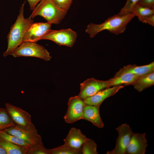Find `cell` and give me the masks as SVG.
Listing matches in <instances>:
<instances>
[{"mask_svg":"<svg viewBox=\"0 0 154 154\" xmlns=\"http://www.w3.org/2000/svg\"><path fill=\"white\" fill-rule=\"evenodd\" d=\"M25 1L22 4L19 13L14 23L12 25L7 35V47L3 53L4 57L11 54L23 42L25 33L34 23L33 19L25 18L24 16V6Z\"/></svg>","mask_w":154,"mask_h":154,"instance_id":"6da1fadb","label":"cell"},{"mask_svg":"<svg viewBox=\"0 0 154 154\" xmlns=\"http://www.w3.org/2000/svg\"><path fill=\"white\" fill-rule=\"evenodd\" d=\"M135 17L131 13L123 15H115L109 17L102 23H90L87 25L85 31L90 38L94 37L99 32L105 30L118 35L124 32L127 25Z\"/></svg>","mask_w":154,"mask_h":154,"instance_id":"7a4b0ae2","label":"cell"},{"mask_svg":"<svg viewBox=\"0 0 154 154\" xmlns=\"http://www.w3.org/2000/svg\"><path fill=\"white\" fill-rule=\"evenodd\" d=\"M67 11L58 7L53 0H42L33 11L29 18L40 16L52 24H58L66 15Z\"/></svg>","mask_w":154,"mask_h":154,"instance_id":"3957f363","label":"cell"},{"mask_svg":"<svg viewBox=\"0 0 154 154\" xmlns=\"http://www.w3.org/2000/svg\"><path fill=\"white\" fill-rule=\"evenodd\" d=\"M14 57H34L46 61H50L51 58L50 53L43 46L36 43L24 42L11 54Z\"/></svg>","mask_w":154,"mask_h":154,"instance_id":"277c9868","label":"cell"},{"mask_svg":"<svg viewBox=\"0 0 154 154\" xmlns=\"http://www.w3.org/2000/svg\"><path fill=\"white\" fill-rule=\"evenodd\" d=\"M9 134L25 140L33 145H44L41 136L34 124L29 128L18 126L15 124L3 130Z\"/></svg>","mask_w":154,"mask_h":154,"instance_id":"5b68a950","label":"cell"},{"mask_svg":"<svg viewBox=\"0 0 154 154\" xmlns=\"http://www.w3.org/2000/svg\"><path fill=\"white\" fill-rule=\"evenodd\" d=\"M77 36V33L70 28L58 30L52 29L41 40H49L59 45L72 47L75 44Z\"/></svg>","mask_w":154,"mask_h":154,"instance_id":"8992f818","label":"cell"},{"mask_svg":"<svg viewBox=\"0 0 154 154\" xmlns=\"http://www.w3.org/2000/svg\"><path fill=\"white\" fill-rule=\"evenodd\" d=\"M118 133L115 147L107 154H125L127 148L133 133L132 129L127 123H123L116 128Z\"/></svg>","mask_w":154,"mask_h":154,"instance_id":"52a82bcc","label":"cell"},{"mask_svg":"<svg viewBox=\"0 0 154 154\" xmlns=\"http://www.w3.org/2000/svg\"><path fill=\"white\" fill-rule=\"evenodd\" d=\"M85 105L83 100L78 96L70 98L68 103L67 112L64 116L65 121L71 123L82 119Z\"/></svg>","mask_w":154,"mask_h":154,"instance_id":"ba28073f","label":"cell"},{"mask_svg":"<svg viewBox=\"0 0 154 154\" xmlns=\"http://www.w3.org/2000/svg\"><path fill=\"white\" fill-rule=\"evenodd\" d=\"M5 106L10 117L15 125L29 128L34 124L31 122V115L28 112L9 103H5Z\"/></svg>","mask_w":154,"mask_h":154,"instance_id":"9c48e42d","label":"cell"},{"mask_svg":"<svg viewBox=\"0 0 154 154\" xmlns=\"http://www.w3.org/2000/svg\"><path fill=\"white\" fill-rule=\"evenodd\" d=\"M108 88L107 80H99L94 78H89L80 84V91L78 96L83 100Z\"/></svg>","mask_w":154,"mask_h":154,"instance_id":"30bf717a","label":"cell"},{"mask_svg":"<svg viewBox=\"0 0 154 154\" xmlns=\"http://www.w3.org/2000/svg\"><path fill=\"white\" fill-rule=\"evenodd\" d=\"M52 24L48 22L33 23L25 33L23 42H36L41 40L44 36L52 30Z\"/></svg>","mask_w":154,"mask_h":154,"instance_id":"8fae6325","label":"cell"},{"mask_svg":"<svg viewBox=\"0 0 154 154\" xmlns=\"http://www.w3.org/2000/svg\"><path fill=\"white\" fill-rule=\"evenodd\" d=\"M124 86L119 85L106 88L100 90L94 95L83 100L87 105L100 106L103 102L108 98L116 94Z\"/></svg>","mask_w":154,"mask_h":154,"instance_id":"7c38bea8","label":"cell"},{"mask_svg":"<svg viewBox=\"0 0 154 154\" xmlns=\"http://www.w3.org/2000/svg\"><path fill=\"white\" fill-rule=\"evenodd\" d=\"M145 133H133L127 148L126 154H144L147 147Z\"/></svg>","mask_w":154,"mask_h":154,"instance_id":"4fadbf2b","label":"cell"},{"mask_svg":"<svg viewBox=\"0 0 154 154\" xmlns=\"http://www.w3.org/2000/svg\"><path fill=\"white\" fill-rule=\"evenodd\" d=\"M88 139L80 129L72 127L64 141L66 145L74 149L81 150L84 144Z\"/></svg>","mask_w":154,"mask_h":154,"instance_id":"5bb4252c","label":"cell"},{"mask_svg":"<svg viewBox=\"0 0 154 154\" xmlns=\"http://www.w3.org/2000/svg\"><path fill=\"white\" fill-rule=\"evenodd\" d=\"M100 106L85 104L83 110L82 119L90 122L98 128H103L104 124L100 114Z\"/></svg>","mask_w":154,"mask_h":154,"instance_id":"9a60e30c","label":"cell"},{"mask_svg":"<svg viewBox=\"0 0 154 154\" xmlns=\"http://www.w3.org/2000/svg\"><path fill=\"white\" fill-rule=\"evenodd\" d=\"M154 72V62L150 64L141 66L130 64L124 66L117 72L114 77L126 73H130L139 76Z\"/></svg>","mask_w":154,"mask_h":154,"instance_id":"2e32d148","label":"cell"},{"mask_svg":"<svg viewBox=\"0 0 154 154\" xmlns=\"http://www.w3.org/2000/svg\"><path fill=\"white\" fill-rule=\"evenodd\" d=\"M139 76L133 74L126 73L114 77L107 80L108 88L119 85H132Z\"/></svg>","mask_w":154,"mask_h":154,"instance_id":"e0dca14e","label":"cell"},{"mask_svg":"<svg viewBox=\"0 0 154 154\" xmlns=\"http://www.w3.org/2000/svg\"><path fill=\"white\" fill-rule=\"evenodd\" d=\"M154 85V72L139 76L132 84L139 92Z\"/></svg>","mask_w":154,"mask_h":154,"instance_id":"ac0fdd59","label":"cell"},{"mask_svg":"<svg viewBox=\"0 0 154 154\" xmlns=\"http://www.w3.org/2000/svg\"><path fill=\"white\" fill-rule=\"evenodd\" d=\"M0 138L11 142L28 150L34 145L22 138L8 133L3 130H0Z\"/></svg>","mask_w":154,"mask_h":154,"instance_id":"d6986e66","label":"cell"},{"mask_svg":"<svg viewBox=\"0 0 154 154\" xmlns=\"http://www.w3.org/2000/svg\"><path fill=\"white\" fill-rule=\"evenodd\" d=\"M0 146L5 150L7 154H27L28 151L25 148L1 138Z\"/></svg>","mask_w":154,"mask_h":154,"instance_id":"ffe728a7","label":"cell"},{"mask_svg":"<svg viewBox=\"0 0 154 154\" xmlns=\"http://www.w3.org/2000/svg\"><path fill=\"white\" fill-rule=\"evenodd\" d=\"M15 124L6 108H0V130L8 128Z\"/></svg>","mask_w":154,"mask_h":154,"instance_id":"44dd1931","label":"cell"},{"mask_svg":"<svg viewBox=\"0 0 154 154\" xmlns=\"http://www.w3.org/2000/svg\"><path fill=\"white\" fill-rule=\"evenodd\" d=\"M50 154H80L81 150L74 149L65 144L57 147L49 149Z\"/></svg>","mask_w":154,"mask_h":154,"instance_id":"7402d4cb","label":"cell"},{"mask_svg":"<svg viewBox=\"0 0 154 154\" xmlns=\"http://www.w3.org/2000/svg\"><path fill=\"white\" fill-rule=\"evenodd\" d=\"M131 13H133L138 18L154 15V9L145 7L136 4L132 8Z\"/></svg>","mask_w":154,"mask_h":154,"instance_id":"603a6c76","label":"cell"},{"mask_svg":"<svg viewBox=\"0 0 154 154\" xmlns=\"http://www.w3.org/2000/svg\"><path fill=\"white\" fill-rule=\"evenodd\" d=\"M97 144L94 141L90 139L84 144L81 149L82 154H98Z\"/></svg>","mask_w":154,"mask_h":154,"instance_id":"cb8c5ba5","label":"cell"},{"mask_svg":"<svg viewBox=\"0 0 154 154\" xmlns=\"http://www.w3.org/2000/svg\"><path fill=\"white\" fill-rule=\"evenodd\" d=\"M27 154H50V152L44 145H34L28 150Z\"/></svg>","mask_w":154,"mask_h":154,"instance_id":"d4e9b609","label":"cell"},{"mask_svg":"<svg viewBox=\"0 0 154 154\" xmlns=\"http://www.w3.org/2000/svg\"><path fill=\"white\" fill-rule=\"evenodd\" d=\"M139 0H127L124 7L121 9L118 14L119 15H123L131 13L133 6Z\"/></svg>","mask_w":154,"mask_h":154,"instance_id":"484cf974","label":"cell"},{"mask_svg":"<svg viewBox=\"0 0 154 154\" xmlns=\"http://www.w3.org/2000/svg\"><path fill=\"white\" fill-rule=\"evenodd\" d=\"M58 7L67 12L70 9L73 0H53Z\"/></svg>","mask_w":154,"mask_h":154,"instance_id":"4316f807","label":"cell"},{"mask_svg":"<svg viewBox=\"0 0 154 154\" xmlns=\"http://www.w3.org/2000/svg\"><path fill=\"white\" fill-rule=\"evenodd\" d=\"M136 4L143 7L154 9V0H139Z\"/></svg>","mask_w":154,"mask_h":154,"instance_id":"83f0119b","label":"cell"},{"mask_svg":"<svg viewBox=\"0 0 154 154\" xmlns=\"http://www.w3.org/2000/svg\"><path fill=\"white\" fill-rule=\"evenodd\" d=\"M139 21L144 23H147L154 26V15L138 18Z\"/></svg>","mask_w":154,"mask_h":154,"instance_id":"f1b7e54d","label":"cell"},{"mask_svg":"<svg viewBox=\"0 0 154 154\" xmlns=\"http://www.w3.org/2000/svg\"><path fill=\"white\" fill-rule=\"evenodd\" d=\"M42 0H27L28 2L30 9L31 10H33L39 2Z\"/></svg>","mask_w":154,"mask_h":154,"instance_id":"f546056e","label":"cell"},{"mask_svg":"<svg viewBox=\"0 0 154 154\" xmlns=\"http://www.w3.org/2000/svg\"><path fill=\"white\" fill-rule=\"evenodd\" d=\"M0 154H7L5 150L0 146Z\"/></svg>","mask_w":154,"mask_h":154,"instance_id":"4dcf8cb0","label":"cell"}]
</instances>
